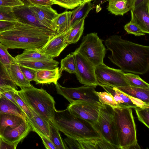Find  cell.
<instances>
[{
  "instance_id": "38",
  "label": "cell",
  "mask_w": 149,
  "mask_h": 149,
  "mask_svg": "<svg viewBox=\"0 0 149 149\" xmlns=\"http://www.w3.org/2000/svg\"><path fill=\"white\" fill-rule=\"evenodd\" d=\"M13 8L8 6L0 7V20L17 21Z\"/></svg>"
},
{
  "instance_id": "9",
  "label": "cell",
  "mask_w": 149,
  "mask_h": 149,
  "mask_svg": "<svg viewBox=\"0 0 149 149\" xmlns=\"http://www.w3.org/2000/svg\"><path fill=\"white\" fill-rule=\"evenodd\" d=\"M121 69L111 68L104 63L95 66V74L98 86L117 87L129 86Z\"/></svg>"
},
{
  "instance_id": "16",
  "label": "cell",
  "mask_w": 149,
  "mask_h": 149,
  "mask_svg": "<svg viewBox=\"0 0 149 149\" xmlns=\"http://www.w3.org/2000/svg\"><path fill=\"white\" fill-rule=\"evenodd\" d=\"M13 10L18 21L47 29L38 21L28 5L24 4L14 7H13Z\"/></svg>"
},
{
  "instance_id": "20",
  "label": "cell",
  "mask_w": 149,
  "mask_h": 149,
  "mask_svg": "<svg viewBox=\"0 0 149 149\" xmlns=\"http://www.w3.org/2000/svg\"><path fill=\"white\" fill-rule=\"evenodd\" d=\"M18 65L36 70H54L58 67L59 63L54 59L49 61L15 60Z\"/></svg>"
},
{
  "instance_id": "27",
  "label": "cell",
  "mask_w": 149,
  "mask_h": 149,
  "mask_svg": "<svg viewBox=\"0 0 149 149\" xmlns=\"http://www.w3.org/2000/svg\"><path fill=\"white\" fill-rule=\"evenodd\" d=\"M91 1L89 0H86L71 11L72 27L80 20L83 18H85L89 12L93 8V6L91 3Z\"/></svg>"
},
{
  "instance_id": "7",
  "label": "cell",
  "mask_w": 149,
  "mask_h": 149,
  "mask_svg": "<svg viewBox=\"0 0 149 149\" xmlns=\"http://www.w3.org/2000/svg\"><path fill=\"white\" fill-rule=\"evenodd\" d=\"M94 126L101 137L120 149L111 107L104 104L100 107L97 119Z\"/></svg>"
},
{
  "instance_id": "24",
  "label": "cell",
  "mask_w": 149,
  "mask_h": 149,
  "mask_svg": "<svg viewBox=\"0 0 149 149\" xmlns=\"http://www.w3.org/2000/svg\"><path fill=\"white\" fill-rule=\"evenodd\" d=\"M27 120L17 115L7 113H0V136L8 127H17Z\"/></svg>"
},
{
  "instance_id": "41",
  "label": "cell",
  "mask_w": 149,
  "mask_h": 149,
  "mask_svg": "<svg viewBox=\"0 0 149 149\" xmlns=\"http://www.w3.org/2000/svg\"><path fill=\"white\" fill-rule=\"evenodd\" d=\"M54 4H57L67 9H72L79 4L75 0H51Z\"/></svg>"
},
{
  "instance_id": "56",
  "label": "cell",
  "mask_w": 149,
  "mask_h": 149,
  "mask_svg": "<svg viewBox=\"0 0 149 149\" xmlns=\"http://www.w3.org/2000/svg\"><path fill=\"white\" fill-rule=\"evenodd\" d=\"M90 0L91 1H92V0Z\"/></svg>"
},
{
  "instance_id": "23",
  "label": "cell",
  "mask_w": 149,
  "mask_h": 149,
  "mask_svg": "<svg viewBox=\"0 0 149 149\" xmlns=\"http://www.w3.org/2000/svg\"><path fill=\"white\" fill-rule=\"evenodd\" d=\"M17 89L7 68L0 61V91L2 93L9 91H15Z\"/></svg>"
},
{
  "instance_id": "6",
  "label": "cell",
  "mask_w": 149,
  "mask_h": 149,
  "mask_svg": "<svg viewBox=\"0 0 149 149\" xmlns=\"http://www.w3.org/2000/svg\"><path fill=\"white\" fill-rule=\"evenodd\" d=\"M80 46L76 50L94 66L104 63L107 49L97 33H91L84 36Z\"/></svg>"
},
{
  "instance_id": "51",
  "label": "cell",
  "mask_w": 149,
  "mask_h": 149,
  "mask_svg": "<svg viewBox=\"0 0 149 149\" xmlns=\"http://www.w3.org/2000/svg\"><path fill=\"white\" fill-rule=\"evenodd\" d=\"M131 10H133L137 6L147 0H129Z\"/></svg>"
},
{
  "instance_id": "29",
  "label": "cell",
  "mask_w": 149,
  "mask_h": 149,
  "mask_svg": "<svg viewBox=\"0 0 149 149\" xmlns=\"http://www.w3.org/2000/svg\"><path fill=\"white\" fill-rule=\"evenodd\" d=\"M14 114L26 118L23 111L9 100L2 96L0 99V113Z\"/></svg>"
},
{
  "instance_id": "22",
  "label": "cell",
  "mask_w": 149,
  "mask_h": 149,
  "mask_svg": "<svg viewBox=\"0 0 149 149\" xmlns=\"http://www.w3.org/2000/svg\"><path fill=\"white\" fill-rule=\"evenodd\" d=\"M10 77L15 84L21 89L33 86L24 77L19 65L16 62L11 64L7 69Z\"/></svg>"
},
{
  "instance_id": "49",
  "label": "cell",
  "mask_w": 149,
  "mask_h": 149,
  "mask_svg": "<svg viewBox=\"0 0 149 149\" xmlns=\"http://www.w3.org/2000/svg\"><path fill=\"white\" fill-rule=\"evenodd\" d=\"M127 95L128 96L133 104L136 105L137 107L142 108L149 106V104L146 103L138 98Z\"/></svg>"
},
{
  "instance_id": "11",
  "label": "cell",
  "mask_w": 149,
  "mask_h": 149,
  "mask_svg": "<svg viewBox=\"0 0 149 149\" xmlns=\"http://www.w3.org/2000/svg\"><path fill=\"white\" fill-rule=\"evenodd\" d=\"M75 56L76 77L81 84L87 85L98 86L95 74V66L79 52H74Z\"/></svg>"
},
{
  "instance_id": "5",
  "label": "cell",
  "mask_w": 149,
  "mask_h": 149,
  "mask_svg": "<svg viewBox=\"0 0 149 149\" xmlns=\"http://www.w3.org/2000/svg\"><path fill=\"white\" fill-rule=\"evenodd\" d=\"M17 92L28 107L40 116L47 120L53 118L55 102L46 90L33 86L22 88Z\"/></svg>"
},
{
  "instance_id": "31",
  "label": "cell",
  "mask_w": 149,
  "mask_h": 149,
  "mask_svg": "<svg viewBox=\"0 0 149 149\" xmlns=\"http://www.w3.org/2000/svg\"><path fill=\"white\" fill-rule=\"evenodd\" d=\"M85 19L83 18L78 21L69 31L66 37L68 45L76 43L80 39L84 30Z\"/></svg>"
},
{
  "instance_id": "42",
  "label": "cell",
  "mask_w": 149,
  "mask_h": 149,
  "mask_svg": "<svg viewBox=\"0 0 149 149\" xmlns=\"http://www.w3.org/2000/svg\"><path fill=\"white\" fill-rule=\"evenodd\" d=\"M19 66L24 77L28 81H35L37 70L20 65Z\"/></svg>"
},
{
  "instance_id": "21",
  "label": "cell",
  "mask_w": 149,
  "mask_h": 149,
  "mask_svg": "<svg viewBox=\"0 0 149 149\" xmlns=\"http://www.w3.org/2000/svg\"><path fill=\"white\" fill-rule=\"evenodd\" d=\"M103 88L111 94L120 107L134 108L137 107L132 102L128 96L116 87L108 86H102Z\"/></svg>"
},
{
  "instance_id": "13",
  "label": "cell",
  "mask_w": 149,
  "mask_h": 149,
  "mask_svg": "<svg viewBox=\"0 0 149 149\" xmlns=\"http://www.w3.org/2000/svg\"><path fill=\"white\" fill-rule=\"evenodd\" d=\"M68 31L54 35L48 40L41 49L38 50L53 59L58 56L69 45L66 40Z\"/></svg>"
},
{
  "instance_id": "19",
  "label": "cell",
  "mask_w": 149,
  "mask_h": 149,
  "mask_svg": "<svg viewBox=\"0 0 149 149\" xmlns=\"http://www.w3.org/2000/svg\"><path fill=\"white\" fill-rule=\"evenodd\" d=\"M61 75L58 67L54 70H38L35 81L36 84L53 83L55 85Z\"/></svg>"
},
{
  "instance_id": "10",
  "label": "cell",
  "mask_w": 149,
  "mask_h": 149,
  "mask_svg": "<svg viewBox=\"0 0 149 149\" xmlns=\"http://www.w3.org/2000/svg\"><path fill=\"white\" fill-rule=\"evenodd\" d=\"M103 104L84 101L74 102L67 109L74 116L85 120L94 125L99 115L100 107Z\"/></svg>"
},
{
  "instance_id": "55",
  "label": "cell",
  "mask_w": 149,
  "mask_h": 149,
  "mask_svg": "<svg viewBox=\"0 0 149 149\" xmlns=\"http://www.w3.org/2000/svg\"><path fill=\"white\" fill-rule=\"evenodd\" d=\"M2 97V95H1V93L0 91V99Z\"/></svg>"
},
{
  "instance_id": "4",
  "label": "cell",
  "mask_w": 149,
  "mask_h": 149,
  "mask_svg": "<svg viewBox=\"0 0 149 149\" xmlns=\"http://www.w3.org/2000/svg\"><path fill=\"white\" fill-rule=\"evenodd\" d=\"M112 109L120 149L140 148L131 108L118 107Z\"/></svg>"
},
{
  "instance_id": "15",
  "label": "cell",
  "mask_w": 149,
  "mask_h": 149,
  "mask_svg": "<svg viewBox=\"0 0 149 149\" xmlns=\"http://www.w3.org/2000/svg\"><path fill=\"white\" fill-rule=\"evenodd\" d=\"M130 21L137 25L145 33H149V0L130 10Z\"/></svg>"
},
{
  "instance_id": "44",
  "label": "cell",
  "mask_w": 149,
  "mask_h": 149,
  "mask_svg": "<svg viewBox=\"0 0 149 149\" xmlns=\"http://www.w3.org/2000/svg\"><path fill=\"white\" fill-rule=\"evenodd\" d=\"M24 5L20 0H0V7H11Z\"/></svg>"
},
{
  "instance_id": "37",
  "label": "cell",
  "mask_w": 149,
  "mask_h": 149,
  "mask_svg": "<svg viewBox=\"0 0 149 149\" xmlns=\"http://www.w3.org/2000/svg\"><path fill=\"white\" fill-rule=\"evenodd\" d=\"M149 106L134 108L138 120L148 128L149 127Z\"/></svg>"
},
{
  "instance_id": "45",
  "label": "cell",
  "mask_w": 149,
  "mask_h": 149,
  "mask_svg": "<svg viewBox=\"0 0 149 149\" xmlns=\"http://www.w3.org/2000/svg\"><path fill=\"white\" fill-rule=\"evenodd\" d=\"M64 140L66 145H67L69 147L68 148L80 149L79 143L77 140L67 137V138L65 139Z\"/></svg>"
},
{
  "instance_id": "12",
  "label": "cell",
  "mask_w": 149,
  "mask_h": 149,
  "mask_svg": "<svg viewBox=\"0 0 149 149\" xmlns=\"http://www.w3.org/2000/svg\"><path fill=\"white\" fill-rule=\"evenodd\" d=\"M38 21L47 29L56 31V21L58 15L51 6L28 5Z\"/></svg>"
},
{
  "instance_id": "32",
  "label": "cell",
  "mask_w": 149,
  "mask_h": 149,
  "mask_svg": "<svg viewBox=\"0 0 149 149\" xmlns=\"http://www.w3.org/2000/svg\"><path fill=\"white\" fill-rule=\"evenodd\" d=\"M49 125V138L55 146L56 149H68L61 137L59 130L51 120H48Z\"/></svg>"
},
{
  "instance_id": "8",
  "label": "cell",
  "mask_w": 149,
  "mask_h": 149,
  "mask_svg": "<svg viewBox=\"0 0 149 149\" xmlns=\"http://www.w3.org/2000/svg\"><path fill=\"white\" fill-rule=\"evenodd\" d=\"M57 93L61 95L71 103L77 101L100 103L96 93L95 85H85L77 88L63 87L57 82L55 84Z\"/></svg>"
},
{
  "instance_id": "52",
  "label": "cell",
  "mask_w": 149,
  "mask_h": 149,
  "mask_svg": "<svg viewBox=\"0 0 149 149\" xmlns=\"http://www.w3.org/2000/svg\"><path fill=\"white\" fill-rule=\"evenodd\" d=\"M109 0H96L95 1L96 4H101Z\"/></svg>"
},
{
  "instance_id": "3",
  "label": "cell",
  "mask_w": 149,
  "mask_h": 149,
  "mask_svg": "<svg viewBox=\"0 0 149 149\" xmlns=\"http://www.w3.org/2000/svg\"><path fill=\"white\" fill-rule=\"evenodd\" d=\"M51 120L68 137L77 140L101 137L94 125L72 115L67 108L62 110L56 109Z\"/></svg>"
},
{
  "instance_id": "36",
  "label": "cell",
  "mask_w": 149,
  "mask_h": 149,
  "mask_svg": "<svg viewBox=\"0 0 149 149\" xmlns=\"http://www.w3.org/2000/svg\"><path fill=\"white\" fill-rule=\"evenodd\" d=\"M8 47L0 43V61L8 69L15 62V59L9 53Z\"/></svg>"
},
{
  "instance_id": "26",
  "label": "cell",
  "mask_w": 149,
  "mask_h": 149,
  "mask_svg": "<svg viewBox=\"0 0 149 149\" xmlns=\"http://www.w3.org/2000/svg\"><path fill=\"white\" fill-rule=\"evenodd\" d=\"M71 11H66L59 14L56 19L55 35L67 32L71 29Z\"/></svg>"
},
{
  "instance_id": "39",
  "label": "cell",
  "mask_w": 149,
  "mask_h": 149,
  "mask_svg": "<svg viewBox=\"0 0 149 149\" xmlns=\"http://www.w3.org/2000/svg\"><path fill=\"white\" fill-rule=\"evenodd\" d=\"M17 91L13 92V97L21 109L25 113L26 118H30L32 116L31 112L27 105L18 95Z\"/></svg>"
},
{
  "instance_id": "30",
  "label": "cell",
  "mask_w": 149,
  "mask_h": 149,
  "mask_svg": "<svg viewBox=\"0 0 149 149\" xmlns=\"http://www.w3.org/2000/svg\"><path fill=\"white\" fill-rule=\"evenodd\" d=\"M15 60L49 61L53 59L37 49L24 50L23 53L14 57Z\"/></svg>"
},
{
  "instance_id": "47",
  "label": "cell",
  "mask_w": 149,
  "mask_h": 149,
  "mask_svg": "<svg viewBox=\"0 0 149 149\" xmlns=\"http://www.w3.org/2000/svg\"><path fill=\"white\" fill-rule=\"evenodd\" d=\"M39 135L42 139L43 143L46 148L56 149L55 146L49 138L43 135L39 134Z\"/></svg>"
},
{
  "instance_id": "46",
  "label": "cell",
  "mask_w": 149,
  "mask_h": 149,
  "mask_svg": "<svg viewBox=\"0 0 149 149\" xmlns=\"http://www.w3.org/2000/svg\"><path fill=\"white\" fill-rule=\"evenodd\" d=\"M31 4L35 6H51L54 4L51 0H29Z\"/></svg>"
},
{
  "instance_id": "33",
  "label": "cell",
  "mask_w": 149,
  "mask_h": 149,
  "mask_svg": "<svg viewBox=\"0 0 149 149\" xmlns=\"http://www.w3.org/2000/svg\"><path fill=\"white\" fill-rule=\"evenodd\" d=\"M65 70L70 74H75L76 72V64L75 54L72 52L61 59V67L59 69L60 73Z\"/></svg>"
},
{
  "instance_id": "2",
  "label": "cell",
  "mask_w": 149,
  "mask_h": 149,
  "mask_svg": "<svg viewBox=\"0 0 149 149\" xmlns=\"http://www.w3.org/2000/svg\"><path fill=\"white\" fill-rule=\"evenodd\" d=\"M55 33L17 21L13 28L0 34V43L8 49L40 50Z\"/></svg>"
},
{
  "instance_id": "28",
  "label": "cell",
  "mask_w": 149,
  "mask_h": 149,
  "mask_svg": "<svg viewBox=\"0 0 149 149\" xmlns=\"http://www.w3.org/2000/svg\"><path fill=\"white\" fill-rule=\"evenodd\" d=\"M107 9L116 15L123 16L131 10L129 0H109Z\"/></svg>"
},
{
  "instance_id": "18",
  "label": "cell",
  "mask_w": 149,
  "mask_h": 149,
  "mask_svg": "<svg viewBox=\"0 0 149 149\" xmlns=\"http://www.w3.org/2000/svg\"><path fill=\"white\" fill-rule=\"evenodd\" d=\"M77 140L80 149H119L102 137Z\"/></svg>"
},
{
  "instance_id": "14",
  "label": "cell",
  "mask_w": 149,
  "mask_h": 149,
  "mask_svg": "<svg viewBox=\"0 0 149 149\" xmlns=\"http://www.w3.org/2000/svg\"><path fill=\"white\" fill-rule=\"evenodd\" d=\"M31 131V126L27 119L17 127L6 128L1 136L6 141L17 146Z\"/></svg>"
},
{
  "instance_id": "50",
  "label": "cell",
  "mask_w": 149,
  "mask_h": 149,
  "mask_svg": "<svg viewBox=\"0 0 149 149\" xmlns=\"http://www.w3.org/2000/svg\"><path fill=\"white\" fill-rule=\"evenodd\" d=\"M14 92V91H9L5 92L2 93L1 95L2 96L5 97L9 100L19 108L20 109L13 97V93Z\"/></svg>"
},
{
  "instance_id": "1",
  "label": "cell",
  "mask_w": 149,
  "mask_h": 149,
  "mask_svg": "<svg viewBox=\"0 0 149 149\" xmlns=\"http://www.w3.org/2000/svg\"><path fill=\"white\" fill-rule=\"evenodd\" d=\"M104 43L111 53L109 59L124 72L143 74L148 71V46L125 40L115 34L107 38Z\"/></svg>"
},
{
  "instance_id": "43",
  "label": "cell",
  "mask_w": 149,
  "mask_h": 149,
  "mask_svg": "<svg viewBox=\"0 0 149 149\" xmlns=\"http://www.w3.org/2000/svg\"><path fill=\"white\" fill-rule=\"evenodd\" d=\"M17 22L0 20V34L13 28Z\"/></svg>"
},
{
  "instance_id": "34",
  "label": "cell",
  "mask_w": 149,
  "mask_h": 149,
  "mask_svg": "<svg viewBox=\"0 0 149 149\" xmlns=\"http://www.w3.org/2000/svg\"><path fill=\"white\" fill-rule=\"evenodd\" d=\"M125 79L129 86L145 89H149V84L138 75L131 73H124Z\"/></svg>"
},
{
  "instance_id": "17",
  "label": "cell",
  "mask_w": 149,
  "mask_h": 149,
  "mask_svg": "<svg viewBox=\"0 0 149 149\" xmlns=\"http://www.w3.org/2000/svg\"><path fill=\"white\" fill-rule=\"evenodd\" d=\"M32 116L30 118H26L30 124L32 131L35 132L39 135H44L49 138V125L47 120L37 114L30 107Z\"/></svg>"
},
{
  "instance_id": "53",
  "label": "cell",
  "mask_w": 149,
  "mask_h": 149,
  "mask_svg": "<svg viewBox=\"0 0 149 149\" xmlns=\"http://www.w3.org/2000/svg\"><path fill=\"white\" fill-rule=\"evenodd\" d=\"M25 5H31L29 0H20Z\"/></svg>"
},
{
  "instance_id": "40",
  "label": "cell",
  "mask_w": 149,
  "mask_h": 149,
  "mask_svg": "<svg viewBox=\"0 0 149 149\" xmlns=\"http://www.w3.org/2000/svg\"><path fill=\"white\" fill-rule=\"evenodd\" d=\"M124 29L128 34H133L136 36L146 34L137 25L131 21L125 25Z\"/></svg>"
},
{
  "instance_id": "35",
  "label": "cell",
  "mask_w": 149,
  "mask_h": 149,
  "mask_svg": "<svg viewBox=\"0 0 149 149\" xmlns=\"http://www.w3.org/2000/svg\"><path fill=\"white\" fill-rule=\"evenodd\" d=\"M96 93L98 97L99 101L102 104L109 105L112 108L120 107L112 95L107 92L96 91Z\"/></svg>"
},
{
  "instance_id": "54",
  "label": "cell",
  "mask_w": 149,
  "mask_h": 149,
  "mask_svg": "<svg viewBox=\"0 0 149 149\" xmlns=\"http://www.w3.org/2000/svg\"><path fill=\"white\" fill-rule=\"evenodd\" d=\"M77 2H78L80 5L82 3L86 0H75Z\"/></svg>"
},
{
  "instance_id": "48",
  "label": "cell",
  "mask_w": 149,
  "mask_h": 149,
  "mask_svg": "<svg viewBox=\"0 0 149 149\" xmlns=\"http://www.w3.org/2000/svg\"><path fill=\"white\" fill-rule=\"evenodd\" d=\"M17 146L3 140L0 136V149H15Z\"/></svg>"
},
{
  "instance_id": "25",
  "label": "cell",
  "mask_w": 149,
  "mask_h": 149,
  "mask_svg": "<svg viewBox=\"0 0 149 149\" xmlns=\"http://www.w3.org/2000/svg\"><path fill=\"white\" fill-rule=\"evenodd\" d=\"M116 88L128 95L138 98L146 103L149 104V89H145L130 86Z\"/></svg>"
}]
</instances>
